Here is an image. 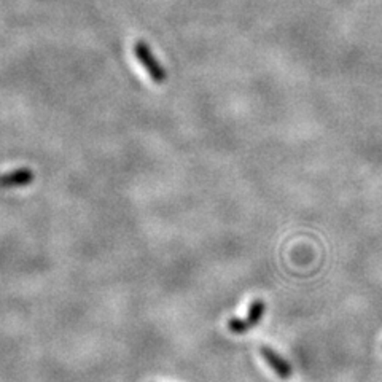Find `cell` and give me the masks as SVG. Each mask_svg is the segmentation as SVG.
<instances>
[{
	"mask_svg": "<svg viewBox=\"0 0 382 382\" xmlns=\"http://www.w3.org/2000/svg\"><path fill=\"white\" fill-rule=\"evenodd\" d=\"M260 354L261 357L265 359V362L271 366V370L279 376L280 379H290L293 374V370L290 363L282 357L280 354H277L274 349H271L268 346H261L260 347Z\"/></svg>",
	"mask_w": 382,
	"mask_h": 382,
	"instance_id": "obj_3",
	"label": "cell"
},
{
	"mask_svg": "<svg viewBox=\"0 0 382 382\" xmlns=\"http://www.w3.org/2000/svg\"><path fill=\"white\" fill-rule=\"evenodd\" d=\"M266 311V303L263 300H255L252 301V305L249 307V314L245 318H239V317H233L231 321L228 322V328L229 332L234 334H244L247 333L250 328L256 327L260 323L261 318L265 316Z\"/></svg>",
	"mask_w": 382,
	"mask_h": 382,
	"instance_id": "obj_2",
	"label": "cell"
},
{
	"mask_svg": "<svg viewBox=\"0 0 382 382\" xmlns=\"http://www.w3.org/2000/svg\"><path fill=\"white\" fill-rule=\"evenodd\" d=\"M133 51L135 59L139 61V64L144 67L146 73H149L150 80L156 83V85H164L167 82V72L164 70V67L160 64V61L156 59V56L153 55L150 46L146 45L144 40H137L133 46Z\"/></svg>",
	"mask_w": 382,
	"mask_h": 382,
	"instance_id": "obj_1",
	"label": "cell"
},
{
	"mask_svg": "<svg viewBox=\"0 0 382 382\" xmlns=\"http://www.w3.org/2000/svg\"><path fill=\"white\" fill-rule=\"evenodd\" d=\"M34 182V172L29 167H21V169L7 172L0 175V187L2 188H18L28 187Z\"/></svg>",
	"mask_w": 382,
	"mask_h": 382,
	"instance_id": "obj_4",
	"label": "cell"
}]
</instances>
